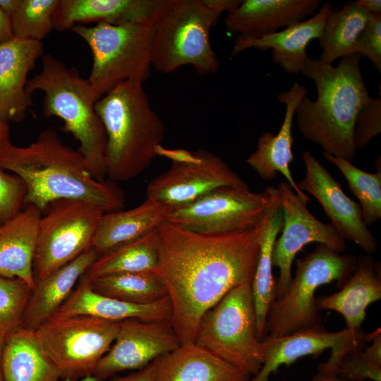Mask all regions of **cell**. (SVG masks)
<instances>
[{"label": "cell", "mask_w": 381, "mask_h": 381, "mask_svg": "<svg viewBox=\"0 0 381 381\" xmlns=\"http://www.w3.org/2000/svg\"><path fill=\"white\" fill-rule=\"evenodd\" d=\"M219 234H199L167 221L157 228L155 272L171 306V325L181 344L195 341L204 313L236 286L253 281L265 223Z\"/></svg>", "instance_id": "obj_1"}, {"label": "cell", "mask_w": 381, "mask_h": 381, "mask_svg": "<svg viewBox=\"0 0 381 381\" xmlns=\"http://www.w3.org/2000/svg\"><path fill=\"white\" fill-rule=\"evenodd\" d=\"M0 169L18 176L25 183L24 207L42 212L59 199L88 201L104 212L121 210L124 198L120 189L90 174L82 153L64 144L52 129L40 133L29 145L10 143L0 150Z\"/></svg>", "instance_id": "obj_2"}, {"label": "cell", "mask_w": 381, "mask_h": 381, "mask_svg": "<svg viewBox=\"0 0 381 381\" xmlns=\"http://www.w3.org/2000/svg\"><path fill=\"white\" fill-rule=\"evenodd\" d=\"M360 59L357 54L344 56L334 67L309 58L302 74L315 83L318 97L313 101L305 96L295 111L304 139L349 162L356 152L353 138L356 118L370 97Z\"/></svg>", "instance_id": "obj_3"}, {"label": "cell", "mask_w": 381, "mask_h": 381, "mask_svg": "<svg viewBox=\"0 0 381 381\" xmlns=\"http://www.w3.org/2000/svg\"><path fill=\"white\" fill-rule=\"evenodd\" d=\"M95 109L107 135V176L116 181L136 177L157 156L165 133L143 83L119 84L98 99Z\"/></svg>", "instance_id": "obj_4"}, {"label": "cell", "mask_w": 381, "mask_h": 381, "mask_svg": "<svg viewBox=\"0 0 381 381\" xmlns=\"http://www.w3.org/2000/svg\"><path fill=\"white\" fill-rule=\"evenodd\" d=\"M37 90L44 94V116L63 121L61 129L79 143L78 150L92 176L104 181L107 135L95 109L98 99L87 79L83 78L75 68L68 67L52 54H46L42 56L41 71L27 83L28 95L32 96Z\"/></svg>", "instance_id": "obj_5"}, {"label": "cell", "mask_w": 381, "mask_h": 381, "mask_svg": "<svg viewBox=\"0 0 381 381\" xmlns=\"http://www.w3.org/2000/svg\"><path fill=\"white\" fill-rule=\"evenodd\" d=\"M241 0H167L152 23L151 66L171 73L183 66L196 73H215L219 60L210 40L211 28L224 12L234 11Z\"/></svg>", "instance_id": "obj_6"}, {"label": "cell", "mask_w": 381, "mask_h": 381, "mask_svg": "<svg viewBox=\"0 0 381 381\" xmlns=\"http://www.w3.org/2000/svg\"><path fill=\"white\" fill-rule=\"evenodd\" d=\"M296 265L286 293L270 307L265 323L267 336H284L322 325L316 290L334 281L341 287L355 271L357 258L319 243L311 253L296 259Z\"/></svg>", "instance_id": "obj_7"}, {"label": "cell", "mask_w": 381, "mask_h": 381, "mask_svg": "<svg viewBox=\"0 0 381 381\" xmlns=\"http://www.w3.org/2000/svg\"><path fill=\"white\" fill-rule=\"evenodd\" d=\"M71 30L89 46L92 66L87 79L99 99L126 81L143 83L150 75L152 23L111 25L103 22Z\"/></svg>", "instance_id": "obj_8"}, {"label": "cell", "mask_w": 381, "mask_h": 381, "mask_svg": "<svg viewBox=\"0 0 381 381\" xmlns=\"http://www.w3.org/2000/svg\"><path fill=\"white\" fill-rule=\"evenodd\" d=\"M194 342L250 377L259 372L265 346L257 334L251 282L232 289L204 313Z\"/></svg>", "instance_id": "obj_9"}, {"label": "cell", "mask_w": 381, "mask_h": 381, "mask_svg": "<svg viewBox=\"0 0 381 381\" xmlns=\"http://www.w3.org/2000/svg\"><path fill=\"white\" fill-rule=\"evenodd\" d=\"M119 327V322L87 315H53L35 333L61 379L78 380L92 375L114 342Z\"/></svg>", "instance_id": "obj_10"}, {"label": "cell", "mask_w": 381, "mask_h": 381, "mask_svg": "<svg viewBox=\"0 0 381 381\" xmlns=\"http://www.w3.org/2000/svg\"><path fill=\"white\" fill-rule=\"evenodd\" d=\"M104 210L78 199L49 203L40 219L32 271L35 281L47 277L92 247Z\"/></svg>", "instance_id": "obj_11"}, {"label": "cell", "mask_w": 381, "mask_h": 381, "mask_svg": "<svg viewBox=\"0 0 381 381\" xmlns=\"http://www.w3.org/2000/svg\"><path fill=\"white\" fill-rule=\"evenodd\" d=\"M279 198L277 188L254 193L249 188H217L186 205L172 209L167 222L188 231L219 234L258 224Z\"/></svg>", "instance_id": "obj_12"}, {"label": "cell", "mask_w": 381, "mask_h": 381, "mask_svg": "<svg viewBox=\"0 0 381 381\" xmlns=\"http://www.w3.org/2000/svg\"><path fill=\"white\" fill-rule=\"evenodd\" d=\"M162 155L171 160V165L149 183L146 195L171 210L219 188H249L236 172L211 152L165 148Z\"/></svg>", "instance_id": "obj_13"}, {"label": "cell", "mask_w": 381, "mask_h": 381, "mask_svg": "<svg viewBox=\"0 0 381 381\" xmlns=\"http://www.w3.org/2000/svg\"><path fill=\"white\" fill-rule=\"evenodd\" d=\"M375 331L365 334L363 329L346 327L329 332L322 325L281 337L266 336L262 339L265 360L262 368L248 381H270V376L282 365H289L307 356H316L331 349L329 358L318 366V373L337 376V369L341 357L353 351L363 350Z\"/></svg>", "instance_id": "obj_14"}, {"label": "cell", "mask_w": 381, "mask_h": 381, "mask_svg": "<svg viewBox=\"0 0 381 381\" xmlns=\"http://www.w3.org/2000/svg\"><path fill=\"white\" fill-rule=\"evenodd\" d=\"M277 189L283 213V226L281 236L274 244L272 255V266L279 270L275 299L280 298L286 293L292 277V263L298 252L306 245L315 242L339 253H343L346 248V241L333 225L317 219L308 210L307 203L287 182H280Z\"/></svg>", "instance_id": "obj_15"}, {"label": "cell", "mask_w": 381, "mask_h": 381, "mask_svg": "<svg viewBox=\"0 0 381 381\" xmlns=\"http://www.w3.org/2000/svg\"><path fill=\"white\" fill-rule=\"evenodd\" d=\"M119 325L114 342L92 373L99 380L121 371L140 370L181 344L171 320L129 319Z\"/></svg>", "instance_id": "obj_16"}, {"label": "cell", "mask_w": 381, "mask_h": 381, "mask_svg": "<svg viewBox=\"0 0 381 381\" xmlns=\"http://www.w3.org/2000/svg\"><path fill=\"white\" fill-rule=\"evenodd\" d=\"M302 158L306 174L297 183L300 190L319 202L346 241L358 245L366 254L375 253L378 241L364 223L358 202L345 194L341 184L310 151H304Z\"/></svg>", "instance_id": "obj_17"}, {"label": "cell", "mask_w": 381, "mask_h": 381, "mask_svg": "<svg viewBox=\"0 0 381 381\" xmlns=\"http://www.w3.org/2000/svg\"><path fill=\"white\" fill-rule=\"evenodd\" d=\"M306 95V87L298 83L278 95L277 100L286 107L280 129L276 135L271 132L263 133L258 138L257 149L248 157L246 162L265 181H272L278 173L281 174L294 191L308 204L310 197L300 190L290 170V164L294 159L292 152L294 116L296 107Z\"/></svg>", "instance_id": "obj_18"}, {"label": "cell", "mask_w": 381, "mask_h": 381, "mask_svg": "<svg viewBox=\"0 0 381 381\" xmlns=\"http://www.w3.org/2000/svg\"><path fill=\"white\" fill-rule=\"evenodd\" d=\"M332 11V3L325 1L310 18L289 26L282 31L260 37L238 35L231 54L235 56L250 48L263 51L271 49L273 61L285 72L302 73L309 59L307 46L313 40L319 39Z\"/></svg>", "instance_id": "obj_19"}, {"label": "cell", "mask_w": 381, "mask_h": 381, "mask_svg": "<svg viewBox=\"0 0 381 381\" xmlns=\"http://www.w3.org/2000/svg\"><path fill=\"white\" fill-rule=\"evenodd\" d=\"M43 55L40 41L13 37L0 44V118L4 121H20L33 104L26 91L28 75Z\"/></svg>", "instance_id": "obj_20"}, {"label": "cell", "mask_w": 381, "mask_h": 381, "mask_svg": "<svg viewBox=\"0 0 381 381\" xmlns=\"http://www.w3.org/2000/svg\"><path fill=\"white\" fill-rule=\"evenodd\" d=\"M167 2V0H59L52 16L53 28L64 32L78 23H153Z\"/></svg>", "instance_id": "obj_21"}, {"label": "cell", "mask_w": 381, "mask_h": 381, "mask_svg": "<svg viewBox=\"0 0 381 381\" xmlns=\"http://www.w3.org/2000/svg\"><path fill=\"white\" fill-rule=\"evenodd\" d=\"M321 4V0H243L227 13L224 25L230 33L260 37L304 20Z\"/></svg>", "instance_id": "obj_22"}, {"label": "cell", "mask_w": 381, "mask_h": 381, "mask_svg": "<svg viewBox=\"0 0 381 381\" xmlns=\"http://www.w3.org/2000/svg\"><path fill=\"white\" fill-rule=\"evenodd\" d=\"M54 315H87L116 322L129 319L171 320V306L168 296L154 303L137 304L99 294L92 289L90 281L82 275L68 298Z\"/></svg>", "instance_id": "obj_23"}, {"label": "cell", "mask_w": 381, "mask_h": 381, "mask_svg": "<svg viewBox=\"0 0 381 381\" xmlns=\"http://www.w3.org/2000/svg\"><path fill=\"white\" fill-rule=\"evenodd\" d=\"M381 298V265L370 254L357 258L355 271L341 286L331 295L316 298L320 310H334L341 314L346 328L362 329L366 309Z\"/></svg>", "instance_id": "obj_24"}, {"label": "cell", "mask_w": 381, "mask_h": 381, "mask_svg": "<svg viewBox=\"0 0 381 381\" xmlns=\"http://www.w3.org/2000/svg\"><path fill=\"white\" fill-rule=\"evenodd\" d=\"M155 381H248L246 371L195 342L181 344L157 359Z\"/></svg>", "instance_id": "obj_25"}, {"label": "cell", "mask_w": 381, "mask_h": 381, "mask_svg": "<svg viewBox=\"0 0 381 381\" xmlns=\"http://www.w3.org/2000/svg\"><path fill=\"white\" fill-rule=\"evenodd\" d=\"M42 214L37 207L25 206L0 226V275L21 279L32 289L35 286L32 265Z\"/></svg>", "instance_id": "obj_26"}, {"label": "cell", "mask_w": 381, "mask_h": 381, "mask_svg": "<svg viewBox=\"0 0 381 381\" xmlns=\"http://www.w3.org/2000/svg\"><path fill=\"white\" fill-rule=\"evenodd\" d=\"M98 257L95 249L91 247L68 264L36 281L25 311L23 327L35 331L53 315Z\"/></svg>", "instance_id": "obj_27"}, {"label": "cell", "mask_w": 381, "mask_h": 381, "mask_svg": "<svg viewBox=\"0 0 381 381\" xmlns=\"http://www.w3.org/2000/svg\"><path fill=\"white\" fill-rule=\"evenodd\" d=\"M171 208L147 198L128 210L104 212L102 216L92 247L99 256L112 248L139 238L167 221Z\"/></svg>", "instance_id": "obj_28"}, {"label": "cell", "mask_w": 381, "mask_h": 381, "mask_svg": "<svg viewBox=\"0 0 381 381\" xmlns=\"http://www.w3.org/2000/svg\"><path fill=\"white\" fill-rule=\"evenodd\" d=\"M5 381H59L61 374L42 349L35 331L21 328L5 337Z\"/></svg>", "instance_id": "obj_29"}, {"label": "cell", "mask_w": 381, "mask_h": 381, "mask_svg": "<svg viewBox=\"0 0 381 381\" xmlns=\"http://www.w3.org/2000/svg\"><path fill=\"white\" fill-rule=\"evenodd\" d=\"M283 226L280 200L272 208L265 223L259 257L251 283L256 314L257 334L262 341L265 334L267 313L275 299L276 282L272 273V255L277 236Z\"/></svg>", "instance_id": "obj_30"}, {"label": "cell", "mask_w": 381, "mask_h": 381, "mask_svg": "<svg viewBox=\"0 0 381 381\" xmlns=\"http://www.w3.org/2000/svg\"><path fill=\"white\" fill-rule=\"evenodd\" d=\"M157 261V232L155 229L99 255L83 277L90 281L113 274L155 271Z\"/></svg>", "instance_id": "obj_31"}, {"label": "cell", "mask_w": 381, "mask_h": 381, "mask_svg": "<svg viewBox=\"0 0 381 381\" xmlns=\"http://www.w3.org/2000/svg\"><path fill=\"white\" fill-rule=\"evenodd\" d=\"M370 16L355 1L347 2L337 11L333 10L318 39L322 49L318 59L332 64L339 57L354 54L356 42Z\"/></svg>", "instance_id": "obj_32"}, {"label": "cell", "mask_w": 381, "mask_h": 381, "mask_svg": "<svg viewBox=\"0 0 381 381\" xmlns=\"http://www.w3.org/2000/svg\"><path fill=\"white\" fill-rule=\"evenodd\" d=\"M90 283L99 294L132 303L147 304L167 296L164 282L154 271L109 274Z\"/></svg>", "instance_id": "obj_33"}, {"label": "cell", "mask_w": 381, "mask_h": 381, "mask_svg": "<svg viewBox=\"0 0 381 381\" xmlns=\"http://www.w3.org/2000/svg\"><path fill=\"white\" fill-rule=\"evenodd\" d=\"M327 161L335 165L347 181L351 193L357 198L362 218L366 226L375 224L381 218V160L378 156L375 162V173L358 169L340 157L323 152Z\"/></svg>", "instance_id": "obj_34"}, {"label": "cell", "mask_w": 381, "mask_h": 381, "mask_svg": "<svg viewBox=\"0 0 381 381\" xmlns=\"http://www.w3.org/2000/svg\"><path fill=\"white\" fill-rule=\"evenodd\" d=\"M59 0H21L10 18L13 37L40 41L53 28L52 16Z\"/></svg>", "instance_id": "obj_35"}, {"label": "cell", "mask_w": 381, "mask_h": 381, "mask_svg": "<svg viewBox=\"0 0 381 381\" xmlns=\"http://www.w3.org/2000/svg\"><path fill=\"white\" fill-rule=\"evenodd\" d=\"M32 288L23 279L0 275V335L21 329Z\"/></svg>", "instance_id": "obj_36"}, {"label": "cell", "mask_w": 381, "mask_h": 381, "mask_svg": "<svg viewBox=\"0 0 381 381\" xmlns=\"http://www.w3.org/2000/svg\"><path fill=\"white\" fill-rule=\"evenodd\" d=\"M25 195L24 181L16 174L0 169V226L24 208Z\"/></svg>", "instance_id": "obj_37"}, {"label": "cell", "mask_w": 381, "mask_h": 381, "mask_svg": "<svg viewBox=\"0 0 381 381\" xmlns=\"http://www.w3.org/2000/svg\"><path fill=\"white\" fill-rule=\"evenodd\" d=\"M381 132V96L370 97L358 111L353 129V143L357 149H365Z\"/></svg>", "instance_id": "obj_38"}, {"label": "cell", "mask_w": 381, "mask_h": 381, "mask_svg": "<svg viewBox=\"0 0 381 381\" xmlns=\"http://www.w3.org/2000/svg\"><path fill=\"white\" fill-rule=\"evenodd\" d=\"M337 375L347 381H381V366L369 361L362 350L353 351L341 357Z\"/></svg>", "instance_id": "obj_39"}, {"label": "cell", "mask_w": 381, "mask_h": 381, "mask_svg": "<svg viewBox=\"0 0 381 381\" xmlns=\"http://www.w3.org/2000/svg\"><path fill=\"white\" fill-rule=\"evenodd\" d=\"M354 54L368 58L381 72V14L370 16L358 39Z\"/></svg>", "instance_id": "obj_40"}, {"label": "cell", "mask_w": 381, "mask_h": 381, "mask_svg": "<svg viewBox=\"0 0 381 381\" xmlns=\"http://www.w3.org/2000/svg\"><path fill=\"white\" fill-rule=\"evenodd\" d=\"M156 362L153 361L146 367L125 376L111 377L109 381H155Z\"/></svg>", "instance_id": "obj_41"}, {"label": "cell", "mask_w": 381, "mask_h": 381, "mask_svg": "<svg viewBox=\"0 0 381 381\" xmlns=\"http://www.w3.org/2000/svg\"><path fill=\"white\" fill-rule=\"evenodd\" d=\"M371 344L362 350L364 356L371 363L381 366V331L377 329Z\"/></svg>", "instance_id": "obj_42"}, {"label": "cell", "mask_w": 381, "mask_h": 381, "mask_svg": "<svg viewBox=\"0 0 381 381\" xmlns=\"http://www.w3.org/2000/svg\"><path fill=\"white\" fill-rule=\"evenodd\" d=\"M13 37L10 18L0 8V44Z\"/></svg>", "instance_id": "obj_43"}, {"label": "cell", "mask_w": 381, "mask_h": 381, "mask_svg": "<svg viewBox=\"0 0 381 381\" xmlns=\"http://www.w3.org/2000/svg\"><path fill=\"white\" fill-rule=\"evenodd\" d=\"M355 2L370 15L381 14L380 0H357Z\"/></svg>", "instance_id": "obj_44"}, {"label": "cell", "mask_w": 381, "mask_h": 381, "mask_svg": "<svg viewBox=\"0 0 381 381\" xmlns=\"http://www.w3.org/2000/svg\"><path fill=\"white\" fill-rule=\"evenodd\" d=\"M10 143H11L10 141V128L8 123L0 118V150Z\"/></svg>", "instance_id": "obj_45"}, {"label": "cell", "mask_w": 381, "mask_h": 381, "mask_svg": "<svg viewBox=\"0 0 381 381\" xmlns=\"http://www.w3.org/2000/svg\"><path fill=\"white\" fill-rule=\"evenodd\" d=\"M21 0H0V8L11 18L18 8Z\"/></svg>", "instance_id": "obj_46"}, {"label": "cell", "mask_w": 381, "mask_h": 381, "mask_svg": "<svg viewBox=\"0 0 381 381\" xmlns=\"http://www.w3.org/2000/svg\"><path fill=\"white\" fill-rule=\"evenodd\" d=\"M310 381H347L338 376H328L317 373ZM370 381V380H364Z\"/></svg>", "instance_id": "obj_47"}, {"label": "cell", "mask_w": 381, "mask_h": 381, "mask_svg": "<svg viewBox=\"0 0 381 381\" xmlns=\"http://www.w3.org/2000/svg\"><path fill=\"white\" fill-rule=\"evenodd\" d=\"M4 344H5V337L0 335V381H5L4 373H3V367H2Z\"/></svg>", "instance_id": "obj_48"}, {"label": "cell", "mask_w": 381, "mask_h": 381, "mask_svg": "<svg viewBox=\"0 0 381 381\" xmlns=\"http://www.w3.org/2000/svg\"><path fill=\"white\" fill-rule=\"evenodd\" d=\"M62 381H100L97 377H94L93 375L87 376L85 377H83L80 379V380H72L69 379H63Z\"/></svg>", "instance_id": "obj_49"}]
</instances>
